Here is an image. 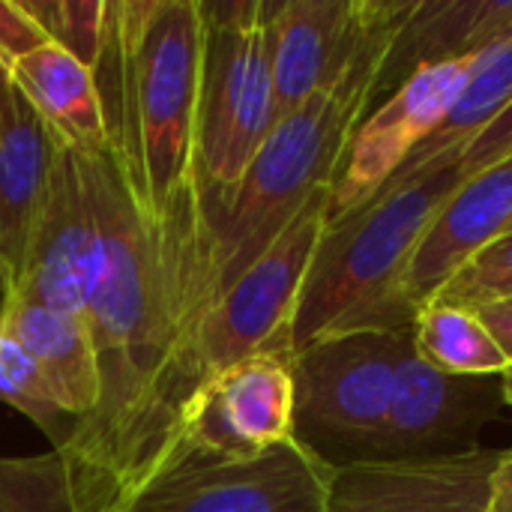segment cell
<instances>
[{
    "mask_svg": "<svg viewBox=\"0 0 512 512\" xmlns=\"http://www.w3.org/2000/svg\"><path fill=\"white\" fill-rule=\"evenodd\" d=\"M417 0H378L351 66L330 87L276 120L237 189L216 204V264L222 294L273 246L306 201L330 189L357 123L372 111L393 39Z\"/></svg>",
    "mask_w": 512,
    "mask_h": 512,
    "instance_id": "cell-1",
    "label": "cell"
},
{
    "mask_svg": "<svg viewBox=\"0 0 512 512\" xmlns=\"http://www.w3.org/2000/svg\"><path fill=\"white\" fill-rule=\"evenodd\" d=\"M462 180L459 162L432 165L414 183L384 189L324 225L291 318V354L333 333L414 330L417 312L402 303L399 285L414 249Z\"/></svg>",
    "mask_w": 512,
    "mask_h": 512,
    "instance_id": "cell-2",
    "label": "cell"
},
{
    "mask_svg": "<svg viewBox=\"0 0 512 512\" xmlns=\"http://www.w3.org/2000/svg\"><path fill=\"white\" fill-rule=\"evenodd\" d=\"M108 39L132 102L156 216L195 189V114L204 54L198 0H108Z\"/></svg>",
    "mask_w": 512,
    "mask_h": 512,
    "instance_id": "cell-3",
    "label": "cell"
},
{
    "mask_svg": "<svg viewBox=\"0 0 512 512\" xmlns=\"http://www.w3.org/2000/svg\"><path fill=\"white\" fill-rule=\"evenodd\" d=\"M204 54L195 114V171L222 204L276 126L267 0H198Z\"/></svg>",
    "mask_w": 512,
    "mask_h": 512,
    "instance_id": "cell-4",
    "label": "cell"
},
{
    "mask_svg": "<svg viewBox=\"0 0 512 512\" xmlns=\"http://www.w3.org/2000/svg\"><path fill=\"white\" fill-rule=\"evenodd\" d=\"M411 342V333L354 330L294 351V441L333 471L375 462Z\"/></svg>",
    "mask_w": 512,
    "mask_h": 512,
    "instance_id": "cell-5",
    "label": "cell"
},
{
    "mask_svg": "<svg viewBox=\"0 0 512 512\" xmlns=\"http://www.w3.org/2000/svg\"><path fill=\"white\" fill-rule=\"evenodd\" d=\"M330 477L294 438L246 459L186 453L126 512H324Z\"/></svg>",
    "mask_w": 512,
    "mask_h": 512,
    "instance_id": "cell-6",
    "label": "cell"
},
{
    "mask_svg": "<svg viewBox=\"0 0 512 512\" xmlns=\"http://www.w3.org/2000/svg\"><path fill=\"white\" fill-rule=\"evenodd\" d=\"M327 204L330 189L315 192L273 246L219 297L204 330L207 381L258 351H291V318L327 225Z\"/></svg>",
    "mask_w": 512,
    "mask_h": 512,
    "instance_id": "cell-7",
    "label": "cell"
},
{
    "mask_svg": "<svg viewBox=\"0 0 512 512\" xmlns=\"http://www.w3.org/2000/svg\"><path fill=\"white\" fill-rule=\"evenodd\" d=\"M414 339V336H411ZM507 408L501 375H447L414 354L399 366L375 462H450L480 447V432Z\"/></svg>",
    "mask_w": 512,
    "mask_h": 512,
    "instance_id": "cell-8",
    "label": "cell"
},
{
    "mask_svg": "<svg viewBox=\"0 0 512 512\" xmlns=\"http://www.w3.org/2000/svg\"><path fill=\"white\" fill-rule=\"evenodd\" d=\"M99 276V225L78 150L57 141L45 195L30 228L21 276L0 297H27L87 324Z\"/></svg>",
    "mask_w": 512,
    "mask_h": 512,
    "instance_id": "cell-9",
    "label": "cell"
},
{
    "mask_svg": "<svg viewBox=\"0 0 512 512\" xmlns=\"http://www.w3.org/2000/svg\"><path fill=\"white\" fill-rule=\"evenodd\" d=\"M477 60H453L417 69L357 123L330 186L327 222L369 204L390 183L408 156L450 114Z\"/></svg>",
    "mask_w": 512,
    "mask_h": 512,
    "instance_id": "cell-10",
    "label": "cell"
},
{
    "mask_svg": "<svg viewBox=\"0 0 512 512\" xmlns=\"http://www.w3.org/2000/svg\"><path fill=\"white\" fill-rule=\"evenodd\" d=\"M294 438L291 351H258L216 372L186 414V453L258 456Z\"/></svg>",
    "mask_w": 512,
    "mask_h": 512,
    "instance_id": "cell-11",
    "label": "cell"
},
{
    "mask_svg": "<svg viewBox=\"0 0 512 512\" xmlns=\"http://www.w3.org/2000/svg\"><path fill=\"white\" fill-rule=\"evenodd\" d=\"M378 0H267L276 114L330 90L360 51Z\"/></svg>",
    "mask_w": 512,
    "mask_h": 512,
    "instance_id": "cell-12",
    "label": "cell"
},
{
    "mask_svg": "<svg viewBox=\"0 0 512 512\" xmlns=\"http://www.w3.org/2000/svg\"><path fill=\"white\" fill-rule=\"evenodd\" d=\"M501 453L336 468L324 512H486Z\"/></svg>",
    "mask_w": 512,
    "mask_h": 512,
    "instance_id": "cell-13",
    "label": "cell"
},
{
    "mask_svg": "<svg viewBox=\"0 0 512 512\" xmlns=\"http://www.w3.org/2000/svg\"><path fill=\"white\" fill-rule=\"evenodd\" d=\"M507 231H512V156L465 177L438 210L402 276V303L420 312L468 258Z\"/></svg>",
    "mask_w": 512,
    "mask_h": 512,
    "instance_id": "cell-14",
    "label": "cell"
},
{
    "mask_svg": "<svg viewBox=\"0 0 512 512\" xmlns=\"http://www.w3.org/2000/svg\"><path fill=\"white\" fill-rule=\"evenodd\" d=\"M512 39V0H417L384 60L375 96H390L417 69L477 60Z\"/></svg>",
    "mask_w": 512,
    "mask_h": 512,
    "instance_id": "cell-15",
    "label": "cell"
},
{
    "mask_svg": "<svg viewBox=\"0 0 512 512\" xmlns=\"http://www.w3.org/2000/svg\"><path fill=\"white\" fill-rule=\"evenodd\" d=\"M57 138L18 93L0 90V294L12 291L39 213Z\"/></svg>",
    "mask_w": 512,
    "mask_h": 512,
    "instance_id": "cell-16",
    "label": "cell"
},
{
    "mask_svg": "<svg viewBox=\"0 0 512 512\" xmlns=\"http://www.w3.org/2000/svg\"><path fill=\"white\" fill-rule=\"evenodd\" d=\"M0 321L33 360L54 402L75 420H87L99 402V357L81 318H69L27 297H0Z\"/></svg>",
    "mask_w": 512,
    "mask_h": 512,
    "instance_id": "cell-17",
    "label": "cell"
},
{
    "mask_svg": "<svg viewBox=\"0 0 512 512\" xmlns=\"http://www.w3.org/2000/svg\"><path fill=\"white\" fill-rule=\"evenodd\" d=\"M9 75L60 144L78 153H96L108 144L96 75L66 48L48 42L15 60Z\"/></svg>",
    "mask_w": 512,
    "mask_h": 512,
    "instance_id": "cell-18",
    "label": "cell"
},
{
    "mask_svg": "<svg viewBox=\"0 0 512 512\" xmlns=\"http://www.w3.org/2000/svg\"><path fill=\"white\" fill-rule=\"evenodd\" d=\"M512 102V39L501 48L489 51L477 60L465 90L453 102L450 114L438 123V129L408 156V162L390 177L384 189H399L414 183L426 168L459 162L468 144ZM381 189V192H384Z\"/></svg>",
    "mask_w": 512,
    "mask_h": 512,
    "instance_id": "cell-19",
    "label": "cell"
},
{
    "mask_svg": "<svg viewBox=\"0 0 512 512\" xmlns=\"http://www.w3.org/2000/svg\"><path fill=\"white\" fill-rule=\"evenodd\" d=\"M411 336L414 354L447 375H501L510 366L474 309L432 300L417 312Z\"/></svg>",
    "mask_w": 512,
    "mask_h": 512,
    "instance_id": "cell-20",
    "label": "cell"
},
{
    "mask_svg": "<svg viewBox=\"0 0 512 512\" xmlns=\"http://www.w3.org/2000/svg\"><path fill=\"white\" fill-rule=\"evenodd\" d=\"M0 512L93 510L75 462L63 450L27 459H0Z\"/></svg>",
    "mask_w": 512,
    "mask_h": 512,
    "instance_id": "cell-21",
    "label": "cell"
},
{
    "mask_svg": "<svg viewBox=\"0 0 512 512\" xmlns=\"http://www.w3.org/2000/svg\"><path fill=\"white\" fill-rule=\"evenodd\" d=\"M0 402L24 414L42 435H48L51 450H63L75 435V420L54 402L33 360L18 348L0 321Z\"/></svg>",
    "mask_w": 512,
    "mask_h": 512,
    "instance_id": "cell-22",
    "label": "cell"
},
{
    "mask_svg": "<svg viewBox=\"0 0 512 512\" xmlns=\"http://www.w3.org/2000/svg\"><path fill=\"white\" fill-rule=\"evenodd\" d=\"M21 9L42 27V33L78 57L84 66H96L105 42L108 0H18Z\"/></svg>",
    "mask_w": 512,
    "mask_h": 512,
    "instance_id": "cell-23",
    "label": "cell"
},
{
    "mask_svg": "<svg viewBox=\"0 0 512 512\" xmlns=\"http://www.w3.org/2000/svg\"><path fill=\"white\" fill-rule=\"evenodd\" d=\"M441 303L462 309H483L489 303L512 300V231L483 246L474 258L465 261L459 273L438 291Z\"/></svg>",
    "mask_w": 512,
    "mask_h": 512,
    "instance_id": "cell-24",
    "label": "cell"
},
{
    "mask_svg": "<svg viewBox=\"0 0 512 512\" xmlns=\"http://www.w3.org/2000/svg\"><path fill=\"white\" fill-rule=\"evenodd\" d=\"M51 39L42 27L21 9L18 0H0V60L12 66L15 60L27 57L30 51L48 45Z\"/></svg>",
    "mask_w": 512,
    "mask_h": 512,
    "instance_id": "cell-25",
    "label": "cell"
},
{
    "mask_svg": "<svg viewBox=\"0 0 512 512\" xmlns=\"http://www.w3.org/2000/svg\"><path fill=\"white\" fill-rule=\"evenodd\" d=\"M507 156H512V102L468 144V150L459 159V168L465 177H471Z\"/></svg>",
    "mask_w": 512,
    "mask_h": 512,
    "instance_id": "cell-26",
    "label": "cell"
},
{
    "mask_svg": "<svg viewBox=\"0 0 512 512\" xmlns=\"http://www.w3.org/2000/svg\"><path fill=\"white\" fill-rule=\"evenodd\" d=\"M483 324L489 327V333L495 336V342L501 345L504 357L512 363V306L510 303H489L483 309H474Z\"/></svg>",
    "mask_w": 512,
    "mask_h": 512,
    "instance_id": "cell-27",
    "label": "cell"
},
{
    "mask_svg": "<svg viewBox=\"0 0 512 512\" xmlns=\"http://www.w3.org/2000/svg\"><path fill=\"white\" fill-rule=\"evenodd\" d=\"M486 512H512V450L501 453V459H498Z\"/></svg>",
    "mask_w": 512,
    "mask_h": 512,
    "instance_id": "cell-28",
    "label": "cell"
},
{
    "mask_svg": "<svg viewBox=\"0 0 512 512\" xmlns=\"http://www.w3.org/2000/svg\"><path fill=\"white\" fill-rule=\"evenodd\" d=\"M501 387H504V399H507V408H512V363L501 372Z\"/></svg>",
    "mask_w": 512,
    "mask_h": 512,
    "instance_id": "cell-29",
    "label": "cell"
},
{
    "mask_svg": "<svg viewBox=\"0 0 512 512\" xmlns=\"http://www.w3.org/2000/svg\"><path fill=\"white\" fill-rule=\"evenodd\" d=\"M9 84H12V75H9V66H6V63L0 60V90H3V87H9Z\"/></svg>",
    "mask_w": 512,
    "mask_h": 512,
    "instance_id": "cell-30",
    "label": "cell"
},
{
    "mask_svg": "<svg viewBox=\"0 0 512 512\" xmlns=\"http://www.w3.org/2000/svg\"><path fill=\"white\" fill-rule=\"evenodd\" d=\"M129 510V501H120V504H111V507H105V510L99 512H126Z\"/></svg>",
    "mask_w": 512,
    "mask_h": 512,
    "instance_id": "cell-31",
    "label": "cell"
},
{
    "mask_svg": "<svg viewBox=\"0 0 512 512\" xmlns=\"http://www.w3.org/2000/svg\"><path fill=\"white\" fill-rule=\"evenodd\" d=\"M504 303H510V306H512V300H504Z\"/></svg>",
    "mask_w": 512,
    "mask_h": 512,
    "instance_id": "cell-32",
    "label": "cell"
}]
</instances>
